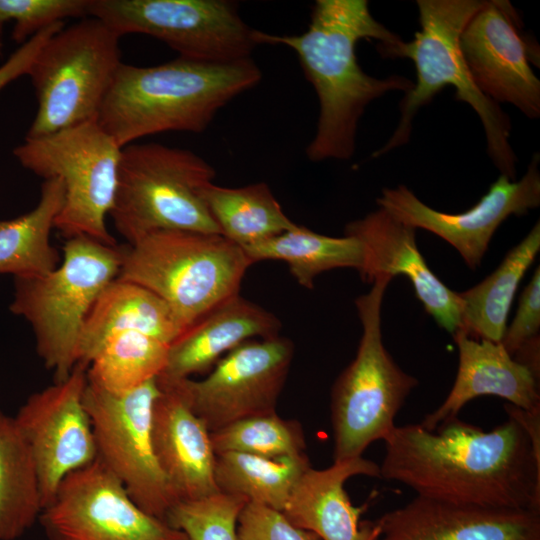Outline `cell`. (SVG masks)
Listing matches in <instances>:
<instances>
[{"label": "cell", "mask_w": 540, "mask_h": 540, "mask_svg": "<svg viewBox=\"0 0 540 540\" xmlns=\"http://www.w3.org/2000/svg\"><path fill=\"white\" fill-rule=\"evenodd\" d=\"M384 444L380 478L417 496L540 511V450L512 417L488 432L458 417L433 431L396 425Z\"/></svg>", "instance_id": "6da1fadb"}, {"label": "cell", "mask_w": 540, "mask_h": 540, "mask_svg": "<svg viewBox=\"0 0 540 540\" xmlns=\"http://www.w3.org/2000/svg\"><path fill=\"white\" fill-rule=\"evenodd\" d=\"M255 39L258 45L291 48L316 92L317 129L306 148L313 162L350 159L368 104L390 91L406 93L414 85L401 75L372 77L359 65L356 45L361 39L377 40L380 53L402 41L372 16L366 0H317L305 32L273 35L256 30Z\"/></svg>", "instance_id": "7a4b0ae2"}, {"label": "cell", "mask_w": 540, "mask_h": 540, "mask_svg": "<svg viewBox=\"0 0 540 540\" xmlns=\"http://www.w3.org/2000/svg\"><path fill=\"white\" fill-rule=\"evenodd\" d=\"M261 78L251 57L206 62L179 56L148 67L122 63L97 122L122 148L159 133H201L221 108Z\"/></svg>", "instance_id": "3957f363"}, {"label": "cell", "mask_w": 540, "mask_h": 540, "mask_svg": "<svg viewBox=\"0 0 540 540\" xmlns=\"http://www.w3.org/2000/svg\"><path fill=\"white\" fill-rule=\"evenodd\" d=\"M487 0H417L420 30L409 42L403 40L383 51L386 58H409L416 83L400 103L401 118L386 144L374 152L379 157L409 141L412 120L445 86L455 99L467 103L483 125L487 152L501 174L516 179L517 157L510 144L511 123L500 105L475 85L460 49V36L469 20Z\"/></svg>", "instance_id": "277c9868"}, {"label": "cell", "mask_w": 540, "mask_h": 540, "mask_svg": "<svg viewBox=\"0 0 540 540\" xmlns=\"http://www.w3.org/2000/svg\"><path fill=\"white\" fill-rule=\"evenodd\" d=\"M252 264L241 247L221 234L161 230L122 247L117 279L155 293L186 330L238 295Z\"/></svg>", "instance_id": "5b68a950"}, {"label": "cell", "mask_w": 540, "mask_h": 540, "mask_svg": "<svg viewBox=\"0 0 540 540\" xmlns=\"http://www.w3.org/2000/svg\"><path fill=\"white\" fill-rule=\"evenodd\" d=\"M122 247L88 237L67 239L60 264L50 273L14 278L11 313L24 318L35 337L36 352L55 381L78 364L85 320L100 293L117 278Z\"/></svg>", "instance_id": "8992f818"}, {"label": "cell", "mask_w": 540, "mask_h": 540, "mask_svg": "<svg viewBox=\"0 0 540 540\" xmlns=\"http://www.w3.org/2000/svg\"><path fill=\"white\" fill-rule=\"evenodd\" d=\"M215 176V169L190 150L131 143L122 148L109 215L128 243L161 230L220 234L202 198Z\"/></svg>", "instance_id": "52a82bcc"}, {"label": "cell", "mask_w": 540, "mask_h": 540, "mask_svg": "<svg viewBox=\"0 0 540 540\" xmlns=\"http://www.w3.org/2000/svg\"><path fill=\"white\" fill-rule=\"evenodd\" d=\"M392 280L377 278L369 292L355 300L362 324L357 353L331 391L333 460L362 457L370 444L385 440L418 380L404 372L382 341L381 307Z\"/></svg>", "instance_id": "ba28073f"}, {"label": "cell", "mask_w": 540, "mask_h": 540, "mask_svg": "<svg viewBox=\"0 0 540 540\" xmlns=\"http://www.w3.org/2000/svg\"><path fill=\"white\" fill-rule=\"evenodd\" d=\"M119 39L103 21L88 16L44 42L27 73L38 108L26 138L97 120L122 64Z\"/></svg>", "instance_id": "9c48e42d"}, {"label": "cell", "mask_w": 540, "mask_h": 540, "mask_svg": "<svg viewBox=\"0 0 540 540\" xmlns=\"http://www.w3.org/2000/svg\"><path fill=\"white\" fill-rule=\"evenodd\" d=\"M121 152L122 147L95 120L25 138L13 155L44 180H62L64 202L54 228L64 237H88L116 245L106 216L116 195Z\"/></svg>", "instance_id": "30bf717a"}, {"label": "cell", "mask_w": 540, "mask_h": 540, "mask_svg": "<svg viewBox=\"0 0 540 540\" xmlns=\"http://www.w3.org/2000/svg\"><path fill=\"white\" fill-rule=\"evenodd\" d=\"M89 16L120 37H154L180 57L230 62L251 57L258 46L235 2L228 0H90Z\"/></svg>", "instance_id": "8fae6325"}, {"label": "cell", "mask_w": 540, "mask_h": 540, "mask_svg": "<svg viewBox=\"0 0 540 540\" xmlns=\"http://www.w3.org/2000/svg\"><path fill=\"white\" fill-rule=\"evenodd\" d=\"M160 393L157 378L125 393H110L87 381L96 459L145 512L165 519L179 502L157 461L151 434L152 409Z\"/></svg>", "instance_id": "7c38bea8"}, {"label": "cell", "mask_w": 540, "mask_h": 540, "mask_svg": "<svg viewBox=\"0 0 540 540\" xmlns=\"http://www.w3.org/2000/svg\"><path fill=\"white\" fill-rule=\"evenodd\" d=\"M38 521L48 540H189L142 510L97 459L64 478Z\"/></svg>", "instance_id": "4fadbf2b"}, {"label": "cell", "mask_w": 540, "mask_h": 540, "mask_svg": "<svg viewBox=\"0 0 540 540\" xmlns=\"http://www.w3.org/2000/svg\"><path fill=\"white\" fill-rule=\"evenodd\" d=\"M293 354L294 345L286 337L252 339L224 355L202 380L163 383H174L214 432L245 418L275 413Z\"/></svg>", "instance_id": "5bb4252c"}, {"label": "cell", "mask_w": 540, "mask_h": 540, "mask_svg": "<svg viewBox=\"0 0 540 540\" xmlns=\"http://www.w3.org/2000/svg\"><path fill=\"white\" fill-rule=\"evenodd\" d=\"M87 367L31 394L14 416L31 450L44 507L66 476L94 462L96 443L84 404Z\"/></svg>", "instance_id": "9a60e30c"}, {"label": "cell", "mask_w": 540, "mask_h": 540, "mask_svg": "<svg viewBox=\"0 0 540 540\" xmlns=\"http://www.w3.org/2000/svg\"><path fill=\"white\" fill-rule=\"evenodd\" d=\"M539 159V154L533 156L519 181L500 174L488 192L473 207L461 213L437 211L404 185L383 188L376 202L403 223L444 239L458 251L467 266L475 270L500 224L511 215L521 216L539 206Z\"/></svg>", "instance_id": "2e32d148"}, {"label": "cell", "mask_w": 540, "mask_h": 540, "mask_svg": "<svg viewBox=\"0 0 540 540\" xmlns=\"http://www.w3.org/2000/svg\"><path fill=\"white\" fill-rule=\"evenodd\" d=\"M519 17L504 0H487L460 36V49L477 88L490 100L540 116V81L530 67Z\"/></svg>", "instance_id": "e0dca14e"}, {"label": "cell", "mask_w": 540, "mask_h": 540, "mask_svg": "<svg viewBox=\"0 0 540 540\" xmlns=\"http://www.w3.org/2000/svg\"><path fill=\"white\" fill-rule=\"evenodd\" d=\"M416 229L382 208L349 222L344 235L358 239L364 249L363 281L397 275L407 277L425 311L453 335L461 328L458 293L449 289L428 267L416 243Z\"/></svg>", "instance_id": "ac0fdd59"}, {"label": "cell", "mask_w": 540, "mask_h": 540, "mask_svg": "<svg viewBox=\"0 0 540 540\" xmlns=\"http://www.w3.org/2000/svg\"><path fill=\"white\" fill-rule=\"evenodd\" d=\"M374 523V540H540V511L416 496Z\"/></svg>", "instance_id": "d6986e66"}, {"label": "cell", "mask_w": 540, "mask_h": 540, "mask_svg": "<svg viewBox=\"0 0 540 540\" xmlns=\"http://www.w3.org/2000/svg\"><path fill=\"white\" fill-rule=\"evenodd\" d=\"M157 382L151 434L161 470L179 501L218 493L210 431L174 383Z\"/></svg>", "instance_id": "ffe728a7"}, {"label": "cell", "mask_w": 540, "mask_h": 540, "mask_svg": "<svg viewBox=\"0 0 540 540\" xmlns=\"http://www.w3.org/2000/svg\"><path fill=\"white\" fill-rule=\"evenodd\" d=\"M452 336L459 352L456 378L443 403L419 423L422 427L435 430L457 417L467 402L484 395L500 397L525 411L540 410L539 378L501 343L474 339L461 330Z\"/></svg>", "instance_id": "44dd1931"}, {"label": "cell", "mask_w": 540, "mask_h": 540, "mask_svg": "<svg viewBox=\"0 0 540 540\" xmlns=\"http://www.w3.org/2000/svg\"><path fill=\"white\" fill-rule=\"evenodd\" d=\"M279 319L240 294L186 329L169 345L166 366L157 377L173 382L203 374L228 352L252 339L279 335Z\"/></svg>", "instance_id": "7402d4cb"}, {"label": "cell", "mask_w": 540, "mask_h": 540, "mask_svg": "<svg viewBox=\"0 0 540 540\" xmlns=\"http://www.w3.org/2000/svg\"><path fill=\"white\" fill-rule=\"evenodd\" d=\"M357 475L380 478V466L358 457L333 462L321 470L310 467L296 483L282 513L293 525L321 540H374V523L360 522L364 508L353 506L344 488Z\"/></svg>", "instance_id": "603a6c76"}, {"label": "cell", "mask_w": 540, "mask_h": 540, "mask_svg": "<svg viewBox=\"0 0 540 540\" xmlns=\"http://www.w3.org/2000/svg\"><path fill=\"white\" fill-rule=\"evenodd\" d=\"M131 331L170 345L185 329L170 306L155 293L116 278L100 293L85 320L78 343V363L87 367L108 337Z\"/></svg>", "instance_id": "cb8c5ba5"}, {"label": "cell", "mask_w": 540, "mask_h": 540, "mask_svg": "<svg viewBox=\"0 0 540 540\" xmlns=\"http://www.w3.org/2000/svg\"><path fill=\"white\" fill-rule=\"evenodd\" d=\"M539 250L540 223L537 222L490 275L458 293L462 332L474 339L501 342L518 285Z\"/></svg>", "instance_id": "d4e9b609"}, {"label": "cell", "mask_w": 540, "mask_h": 540, "mask_svg": "<svg viewBox=\"0 0 540 540\" xmlns=\"http://www.w3.org/2000/svg\"><path fill=\"white\" fill-rule=\"evenodd\" d=\"M64 195L60 178L45 179L36 207L16 218L0 220V275L39 277L59 265V254L50 243V234Z\"/></svg>", "instance_id": "484cf974"}, {"label": "cell", "mask_w": 540, "mask_h": 540, "mask_svg": "<svg viewBox=\"0 0 540 540\" xmlns=\"http://www.w3.org/2000/svg\"><path fill=\"white\" fill-rule=\"evenodd\" d=\"M202 198L220 234L242 249L297 226L264 182L238 188L210 182L202 189Z\"/></svg>", "instance_id": "4316f807"}, {"label": "cell", "mask_w": 540, "mask_h": 540, "mask_svg": "<svg viewBox=\"0 0 540 540\" xmlns=\"http://www.w3.org/2000/svg\"><path fill=\"white\" fill-rule=\"evenodd\" d=\"M44 508L35 462L14 417L0 411V540H16Z\"/></svg>", "instance_id": "83f0119b"}, {"label": "cell", "mask_w": 540, "mask_h": 540, "mask_svg": "<svg viewBox=\"0 0 540 540\" xmlns=\"http://www.w3.org/2000/svg\"><path fill=\"white\" fill-rule=\"evenodd\" d=\"M243 250L252 263L285 262L299 285L308 289L325 271L354 268L360 272L364 265V249L355 237L326 236L299 225Z\"/></svg>", "instance_id": "f1b7e54d"}, {"label": "cell", "mask_w": 540, "mask_h": 540, "mask_svg": "<svg viewBox=\"0 0 540 540\" xmlns=\"http://www.w3.org/2000/svg\"><path fill=\"white\" fill-rule=\"evenodd\" d=\"M311 467L306 453L268 458L241 452L215 454L219 492L283 511L300 477Z\"/></svg>", "instance_id": "f546056e"}, {"label": "cell", "mask_w": 540, "mask_h": 540, "mask_svg": "<svg viewBox=\"0 0 540 540\" xmlns=\"http://www.w3.org/2000/svg\"><path fill=\"white\" fill-rule=\"evenodd\" d=\"M169 344L140 332L108 337L87 366L88 382L110 393H125L157 378Z\"/></svg>", "instance_id": "4dcf8cb0"}, {"label": "cell", "mask_w": 540, "mask_h": 540, "mask_svg": "<svg viewBox=\"0 0 540 540\" xmlns=\"http://www.w3.org/2000/svg\"><path fill=\"white\" fill-rule=\"evenodd\" d=\"M215 454L241 452L268 458L305 453L306 440L301 423L277 413L245 418L210 432Z\"/></svg>", "instance_id": "1f68e13d"}, {"label": "cell", "mask_w": 540, "mask_h": 540, "mask_svg": "<svg viewBox=\"0 0 540 540\" xmlns=\"http://www.w3.org/2000/svg\"><path fill=\"white\" fill-rule=\"evenodd\" d=\"M247 503L242 496L218 492L177 502L166 520L189 540H237L238 518Z\"/></svg>", "instance_id": "d6a6232c"}, {"label": "cell", "mask_w": 540, "mask_h": 540, "mask_svg": "<svg viewBox=\"0 0 540 540\" xmlns=\"http://www.w3.org/2000/svg\"><path fill=\"white\" fill-rule=\"evenodd\" d=\"M89 5L90 0H0V33L14 21L11 38L22 45L67 18L88 17Z\"/></svg>", "instance_id": "836d02e7"}, {"label": "cell", "mask_w": 540, "mask_h": 540, "mask_svg": "<svg viewBox=\"0 0 540 540\" xmlns=\"http://www.w3.org/2000/svg\"><path fill=\"white\" fill-rule=\"evenodd\" d=\"M237 540H321L293 525L281 511L248 502L237 522Z\"/></svg>", "instance_id": "e575fe53"}, {"label": "cell", "mask_w": 540, "mask_h": 540, "mask_svg": "<svg viewBox=\"0 0 540 540\" xmlns=\"http://www.w3.org/2000/svg\"><path fill=\"white\" fill-rule=\"evenodd\" d=\"M540 268L534 271L529 284L523 289L517 312L506 327L501 344L513 356L522 346L539 339L540 330Z\"/></svg>", "instance_id": "d590c367"}]
</instances>
